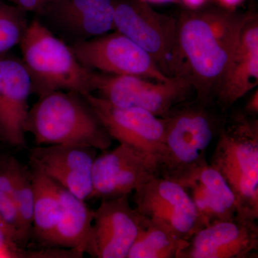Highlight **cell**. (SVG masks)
<instances>
[{
    "label": "cell",
    "instance_id": "cell-1",
    "mask_svg": "<svg viewBox=\"0 0 258 258\" xmlns=\"http://www.w3.org/2000/svg\"><path fill=\"white\" fill-rule=\"evenodd\" d=\"M249 13L224 7L186 9L176 19L180 75L187 80L198 103L215 100Z\"/></svg>",
    "mask_w": 258,
    "mask_h": 258
},
{
    "label": "cell",
    "instance_id": "cell-2",
    "mask_svg": "<svg viewBox=\"0 0 258 258\" xmlns=\"http://www.w3.org/2000/svg\"><path fill=\"white\" fill-rule=\"evenodd\" d=\"M19 45L31 79L32 94L40 97L57 91L81 95L96 92L99 72L83 66L72 47L36 18L29 23Z\"/></svg>",
    "mask_w": 258,
    "mask_h": 258
},
{
    "label": "cell",
    "instance_id": "cell-3",
    "mask_svg": "<svg viewBox=\"0 0 258 258\" xmlns=\"http://www.w3.org/2000/svg\"><path fill=\"white\" fill-rule=\"evenodd\" d=\"M26 133L36 146L83 145L106 151L112 138L84 97L57 91L38 97L30 108Z\"/></svg>",
    "mask_w": 258,
    "mask_h": 258
},
{
    "label": "cell",
    "instance_id": "cell-4",
    "mask_svg": "<svg viewBox=\"0 0 258 258\" xmlns=\"http://www.w3.org/2000/svg\"><path fill=\"white\" fill-rule=\"evenodd\" d=\"M210 165L233 191L240 216L258 219V120L237 111L220 129Z\"/></svg>",
    "mask_w": 258,
    "mask_h": 258
},
{
    "label": "cell",
    "instance_id": "cell-5",
    "mask_svg": "<svg viewBox=\"0 0 258 258\" xmlns=\"http://www.w3.org/2000/svg\"><path fill=\"white\" fill-rule=\"evenodd\" d=\"M205 105L174 108L164 117V150L158 176L179 182L208 164L207 149L218 134L215 118Z\"/></svg>",
    "mask_w": 258,
    "mask_h": 258
},
{
    "label": "cell",
    "instance_id": "cell-6",
    "mask_svg": "<svg viewBox=\"0 0 258 258\" xmlns=\"http://www.w3.org/2000/svg\"><path fill=\"white\" fill-rule=\"evenodd\" d=\"M115 30L143 48L169 77L179 76L176 19L142 0H113Z\"/></svg>",
    "mask_w": 258,
    "mask_h": 258
},
{
    "label": "cell",
    "instance_id": "cell-7",
    "mask_svg": "<svg viewBox=\"0 0 258 258\" xmlns=\"http://www.w3.org/2000/svg\"><path fill=\"white\" fill-rule=\"evenodd\" d=\"M133 202L141 215L182 240L205 226L189 194L172 180L154 176L134 190Z\"/></svg>",
    "mask_w": 258,
    "mask_h": 258
},
{
    "label": "cell",
    "instance_id": "cell-8",
    "mask_svg": "<svg viewBox=\"0 0 258 258\" xmlns=\"http://www.w3.org/2000/svg\"><path fill=\"white\" fill-rule=\"evenodd\" d=\"M132 76H114L99 72L96 92L120 107L139 108L164 118L186 101L193 88L184 77L174 76L156 81Z\"/></svg>",
    "mask_w": 258,
    "mask_h": 258
},
{
    "label": "cell",
    "instance_id": "cell-9",
    "mask_svg": "<svg viewBox=\"0 0 258 258\" xmlns=\"http://www.w3.org/2000/svg\"><path fill=\"white\" fill-rule=\"evenodd\" d=\"M71 47L79 62L92 71L156 81L170 78L143 48L115 30Z\"/></svg>",
    "mask_w": 258,
    "mask_h": 258
},
{
    "label": "cell",
    "instance_id": "cell-10",
    "mask_svg": "<svg viewBox=\"0 0 258 258\" xmlns=\"http://www.w3.org/2000/svg\"><path fill=\"white\" fill-rule=\"evenodd\" d=\"M35 15L70 46L115 30L113 0H50Z\"/></svg>",
    "mask_w": 258,
    "mask_h": 258
},
{
    "label": "cell",
    "instance_id": "cell-11",
    "mask_svg": "<svg viewBox=\"0 0 258 258\" xmlns=\"http://www.w3.org/2000/svg\"><path fill=\"white\" fill-rule=\"evenodd\" d=\"M82 96L112 139L152 156L159 164L164 150L162 118L142 108L115 106L93 93Z\"/></svg>",
    "mask_w": 258,
    "mask_h": 258
},
{
    "label": "cell",
    "instance_id": "cell-12",
    "mask_svg": "<svg viewBox=\"0 0 258 258\" xmlns=\"http://www.w3.org/2000/svg\"><path fill=\"white\" fill-rule=\"evenodd\" d=\"M156 176L158 163L154 157L128 144H120L95 159L91 199L107 200L129 195Z\"/></svg>",
    "mask_w": 258,
    "mask_h": 258
},
{
    "label": "cell",
    "instance_id": "cell-13",
    "mask_svg": "<svg viewBox=\"0 0 258 258\" xmlns=\"http://www.w3.org/2000/svg\"><path fill=\"white\" fill-rule=\"evenodd\" d=\"M144 217L129 204L128 195L101 200L94 210L86 253L97 258H127Z\"/></svg>",
    "mask_w": 258,
    "mask_h": 258
},
{
    "label": "cell",
    "instance_id": "cell-14",
    "mask_svg": "<svg viewBox=\"0 0 258 258\" xmlns=\"http://www.w3.org/2000/svg\"><path fill=\"white\" fill-rule=\"evenodd\" d=\"M96 148L83 145L36 146L30 149V162L50 179L83 201L92 195V169Z\"/></svg>",
    "mask_w": 258,
    "mask_h": 258
},
{
    "label": "cell",
    "instance_id": "cell-15",
    "mask_svg": "<svg viewBox=\"0 0 258 258\" xmlns=\"http://www.w3.org/2000/svg\"><path fill=\"white\" fill-rule=\"evenodd\" d=\"M257 249V220L236 215L199 230L178 258L251 257Z\"/></svg>",
    "mask_w": 258,
    "mask_h": 258
},
{
    "label": "cell",
    "instance_id": "cell-16",
    "mask_svg": "<svg viewBox=\"0 0 258 258\" xmlns=\"http://www.w3.org/2000/svg\"><path fill=\"white\" fill-rule=\"evenodd\" d=\"M30 76L21 58L9 52L0 57V141L16 147H26Z\"/></svg>",
    "mask_w": 258,
    "mask_h": 258
},
{
    "label": "cell",
    "instance_id": "cell-17",
    "mask_svg": "<svg viewBox=\"0 0 258 258\" xmlns=\"http://www.w3.org/2000/svg\"><path fill=\"white\" fill-rule=\"evenodd\" d=\"M258 84V19L249 13L236 42L215 99L227 110Z\"/></svg>",
    "mask_w": 258,
    "mask_h": 258
},
{
    "label": "cell",
    "instance_id": "cell-18",
    "mask_svg": "<svg viewBox=\"0 0 258 258\" xmlns=\"http://www.w3.org/2000/svg\"><path fill=\"white\" fill-rule=\"evenodd\" d=\"M177 183L189 194L205 226L230 220L237 215L238 209L233 191L210 164L198 168Z\"/></svg>",
    "mask_w": 258,
    "mask_h": 258
},
{
    "label": "cell",
    "instance_id": "cell-19",
    "mask_svg": "<svg viewBox=\"0 0 258 258\" xmlns=\"http://www.w3.org/2000/svg\"><path fill=\"white\" fill-rule=\"evenodd\" d=\"M60 213L47 247L86 253L92 234L94 210L60 186Z\"/></svg>",
    "mask_w": 258,
    "mask_h": 258
},
{
    "label": "cell",
    "instance_id": "cell-20",
    "mask_svg": "<svg viewBox=\"0 0 258 258\" xmlns=\"http://www.w3.org/2000/svg\"><path fill=\"white\" fill-rule=\"evenodd\" d=\"M29 164L34 194L31 240L42 248L47 247L60 216V186L35 164Z\"/></svg>",
    "mask_w": 258,
    "mask_h": 258
},
{
    "label": "cell",
    "instance_id": "cell-21",
    "mask_svg": "<svg viewBox=\"0 0 258 258\" xmlns=\"http://www.w3.org/2000/svg\"><path fill=\"white\" fill-rule=\"evenodd\" d=\"M189 244L144 217L143 225L127 258H178Z\"/></svg>",
    "mask_w": 258,
    "mask_h": 258
},
{
    "label": "cell",
    "instance_id": "cell-22",
    "mask_svg": "<svg viewBox=\"0 0 258 258\" xmlns=\"http://www.w3.org/2000/svg\"><path fill=\"white\" fill-rule=\"evenodd\" d=\"M15 203L20 222V237L27 249L31 240L34 194L30 167L18 161L15 171Z\"/></svg>",
    "mask_w": 258,
    "mask_h": 258
},
{
    "label": "cell",
    "instance_id": "cell-23",
    "mask_svg": "<svg viewBox=\"0 0 258 258\" xmlns=\"http://www.w3.org/2000/svg\"><path fill=\"white\" fill-rule=\"evenodd\" d=\"M17 160L13 157L0 158V216L17 236L22 247H24L20 237V222L15 192V171Z\"/></svg>",
    "mask_w": 258,
    "mask_h": 258
},
{
    "label": "cell",
    "instance_id": "cell-24",
    "mask_svg": "<svg viewBox=\"0 0 258 258\" xmlns=\"http://www.w3.org/2000/svg\"><path fill=\"white\" fill-rule=\"evenodd\" d=\"M29 23L27 12L0 0V57L20 45Z\"/></svg>",
    "mask_w": 258,
    "mask_h": 258
},
{
    "label": "cell",
    "instance_id": "cell-25",
    "mask_svg": "<svg viewBox=\"0 0 258 258\" xmlns=\"http://www.w3.org/2000/svg\"><path fill=\"white\" fill-rule=\"evenodd\" d=\"M24 249L14 231L0 216V257H20Z\"/></svg>",
    "mask_w": 258,
    "mask_h": 258
},
{
    "label": "cell",
    "instance_id": "cell-26",
    "mask_svg": "<svg viewBox=\"0 0 258 258\" xmlns=\"http://www.w3.org/2000/svg\"><path fill=\"white\" fill-rule=\"evenodd\" d=\"M10 1L15 6L25 10L27 13L32 12L36 14L50 0H10Z\"/></svg>",
    "mask_w": 258,
    "mask_h": 258
},
{
    "label": "cell",
    "instance_id": "cell-27",
    "mask_svg": "<svg viewBox=\"0 0 258 258\" xmlns=\"http://www.w3.org/2000/svg\"><path fill=\"white\" fill-rule=\"evenodd\" d=\"M244 113L250 116L255 117L258 113V91L256 89L255 92L253 93L246 103L244 108Z\"/></svg>",
    "mask_w": 258,
    "mask_h": 258
},
{
    "label": "cell",
    "instance_id": "cell-28",
    "mask_svg": "<svg viewBox=\"0 0 258 258\" xmlns=\"http://www.w3.org/2000/svg\"><path fill=\"white\" fill-rule=\"evenodd\" d=\"M186 7L187 9H198L202 8L207 0H181Z\"/></svg>",
    "mask_w": 258,
    "mask_h": 258
},
{
    "label": "cell",
    "instance_id": "cell-29",
    "mask_svg": "<svg viewBox=\"0 0 258 258\" xmlns=\"http://www.w3.org/2000/svg\"><path fill=\"white\" fill-rule=\"evenodd\" d=\"M220 2L222 7L228 8V9L234 10L235 7L241 4L244 0H217Z\"/></svg>",
    "mask_w": 258,
    "mask_h": 258
},
{
    "label": "cell",
    "instance_id": "cell-30",
    "mask_svg": "<svg viewBox=\"0 0 258 258\" xmlns=\"http://www.w3.org/2000/svg\"><path fill=\"white\" fill-rule=\"evenodd\" d=\"M145 3H153V4H166V3H177V2H181V0H142Z\"/></svg>",
    "mask_w": 258,
    "mask_h": 258
}]
</instances>
